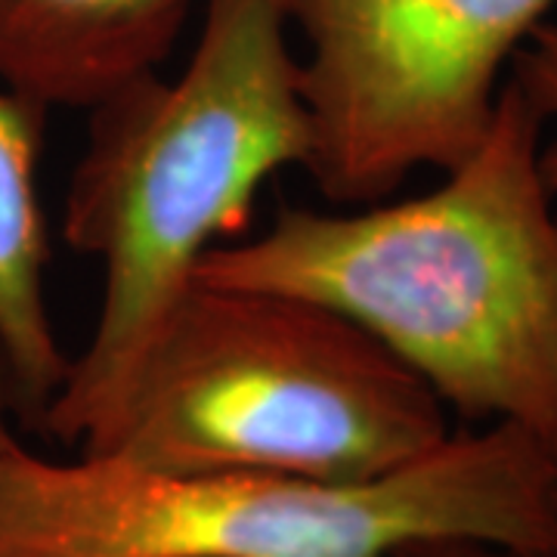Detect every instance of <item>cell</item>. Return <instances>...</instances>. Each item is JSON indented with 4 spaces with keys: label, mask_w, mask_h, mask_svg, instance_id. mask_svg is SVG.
Returning a JSON list of instances; mask_svg holds the SVG:
<instances>
[{
    "label": "cell",
    "mask_w": 557,
    "mask_h": 557,
    "mask_svg": "<svg viewBox=\"0 0 557 557\" xmlns=\"http://www.w3.org/2000/svg\"><path fill=\"white\" fill-rule=\"evenodd\" d=\"M557 0H292L310 177L335 205L387 199L486 134L508 69Z\"/></svg>",
    "instance_id": "5b68a950"
},
{
    "label": "cell",
    "mask_w": 557,
    "mask_h": 557,
    "mask_svg": "<svg viewBox=\"0 0 557 557\" xmlns=\"http://www.w3.org/2000/svg\"><path fill=\"white\" fill-rule=\"evenodd\" d=\"M199 0H0V84L44 109H94L159 72Z\"/></svg>",
    "instance_id": "8992f818"
},
{
    "label": "cell",
    "mask_w": 557,
    "mask_h": 557,
    "mask_svg": "<svg viewBox=\"0 0 557 557\" xmlns=\"http://www.w3.org/2000/svg\"><path fill=\"white\" fill-rule=\"evenodd\" d=\"M310 156L292 0H205L177 78L143 75L90 109L62 239L100 263V313L38 431L78 446L201 258L245 230L267 180Z\"/></svg>",
    "instance_id": "7a4b0ae2"
},
{
    "label": "cell",
    "mask_w": 557,
    "mask_h": 557,
    "mask_svg": "<svg viewBox=\"0 0 557 557\" xmlns=\"http://www.w3.org/2000/svg\"><path fill=\"white\" fill-rule=\"evenodd\" d=\"M548 124L511 78L486 134L431 193L354 211L278 208L196 278L319 300L362 325L446 409L505 421L557 461V208Z\"/></svg>",
    "instance_id": "6da1fadb"
},
{
    "label": "cell",
    "mask_w": 557,
    "mask_h": 557,
    "mask_svg": "<svg viewBox=\"0 0 557 557\" xmlns=\"http://www.w3.org/2000/svg\"><path fill=\"white\" fill-rule=\"evenodd\" d=\"M47 115L50 109L0 84V362L16 418L35 431L72 362L44 292L50 245L38 161Z\"/></svg>",
    "instance_id": "52a82bcc"
},
{
    "label": "cell",
    "mask_w": 557,
    "mask_h": 557,
    "mask_svg": "<svg viewBox=\"0 0 557 557\" xmlns=\"http://www.w3.org/2000/svg\"><path fill=\"white\" fill-rule=\"evenodd\" d=\"M437 539L557 557V461L505 421L372 480L159 474L0 446V557H397Z\"/></svg>",
    "instance_id": "3957f363"
},
{
    "label": "cell",
    "mask_w": 557,
    "mask_h": 557,
    "mask_svg": "<svg viewBox=\"0 0 557 557\" xmlns=\"http://www.w3.org/2000/svg\"><path fill=\"white\" fill-rule=\"evenodd\" d=\"M449 434L437 394L354 319L193 278L75 449L159 474L372 480Z\"/></svg>",
    "instance_id": "277c9868"
},
{
    "label": "cell",
    "mask_w": 557,
    "mask_h": 557,
    "mask_svg": "<svg viewBox=\"0 0 557 557\" xmlns=\"http://www.w3.org/2000/svg\"><path fill=\"white\" fill-rule=\"evenodd\" d=\"M508 78L520 87L545 124H557V22L545 20L527 38L508 69ZM542 174L557 199V137L542 143Z\"/></svg>",
    "instance_id": "ba28073f"
},
{
    "label": "cell",
    "mask_w": 557,
    "mask_h": 557,
    "mask_svg": "<svg viewBox=\"0 0 557 557\" xmlns=\"http://www.w3.org/2000/svg\"><path fill=\"white\" fill-rule=\"evenodd\" d=\"M397 557H530L520 552H508L486 542H468V539H437V542H418L403 548Z\"/></svg>",
    "instance_id": "9c48e42d"
}]
</instances>
